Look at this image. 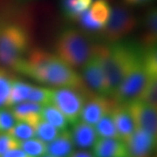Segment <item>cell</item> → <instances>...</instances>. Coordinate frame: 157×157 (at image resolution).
Instances as JSON below:
<instances>
[{
  "label": "cell",
  "instance_id": "9c48e42d",
  "mask_svg": "<svg viewBox=\"0 0 157 157\" xmlns=\"http://www.w3.org/2000/svg\"><path fill=\"white\" fill-rule=\"evenodd\" d=\"M124 142L128 157H151L156 147V136L135 128L132 135Z\"/></svg>",
  "mask_w": 157,
  "mask_h": 157
},
{
  "label": "cell",
  "instance_id": "4dcf8cb0",
  "mask_svg": "<svg viewBox=\"0 0 157 157\" xmlns=\"http://www.w3.org/2000/svg\"><path fill=\"white\" fill-rule=\"evenodd\" d=\"M76 0H60V8L63 16L70 21H77V16L74 11Z\"/></svg>",
  "mask_w": 157,
  "mask_h": 157
},
{
  "label": "cell",
  "instance_id": "6da1fadb",
  "mask_svg": "<svg viewBox=\"0 0 157 157\" xmlns=\"http://www.w3.org/2000/svg\"><path fill=\"white\" fill-rule=\"evenodd\" d=\"M13 70L38 82L53 87H70L91 91L73 68L69 67L56 54L41 48L29 51Z\"/></svg>",
  "mask_w": 157,
  "mask_h": 157
},
{
  "label": "cell",
  "instance_id": "603a6c76",
  "mask_svg": "<svg viewBox=\"0 0 157 157\" xmlns=\"http://www.w3.org/2000/svg\"><path fill=\"white\" fill-rule=\"evenodd\" d=\"M19 147L31 157H40L46 154V143L38 138L19 140Z\"/></svg>",
  "mask_w": 157,
  "mask_h": 157
},
{
  "label": "cell",
  "instance_id": "4fadbf2b",
  "mask_svg": "<svg viewBox=\"0 0 157 157\" xmlns=\"http://www.w3.org/2000/svg\"><path fill=\"white\" fill-rule=\"evenodd\" d=\"M93 147L95 157H128L125 142L120 139L100 137Z\"/></svg>",
  "mask_w": 157,
  "mask_h": 157
},
{
  "label": "cell",
  "instance_id": "7402d4cb",
  "mask_svg": "<svg viewBox=\"0 0 157 157\" xmlns=\"http://www.w3.org/2000/svg\"><path fill=\"white\" fill-rule=\"evenodd\" d=\"M34 130L35 136L45 143H48L54 140L60 133L59 129L43 119H41L34 127Z\"/></svg>",
  "mask_w": 157,
  "mask_h": 157
},
{
  "label": "cell",
  "instance_id": "44dd1931",
  "mask_svg": "<svg viewBox=\"0 0 157 157\" xmlns=\"http://www.w3.org/2000/svg\"><path fill=\"white\" fill-rule=\"evenodd\" d=\"M111 11L112 7L107 0H96L89 7L90 15L93 19L104 26L110 17Z\"/></svg>",
  "mask_w": 157,
  "mask_h": 157
},
{
  "label": "cell",
  "instance_id": "30bf717a",
  "mask_svg": "<svg viewBox=\"0 0 157 157\" xmlns=\"http://www.w3.org/2000/svg\"><path fill=\"white\" fill-rule=\"evenodd\" d=\"M127 105L133 116L135 127L156 136L157 108L139 99L131 101Z\"/></svg>",
  "mask_w": 157,
  "mask_h": 157
},
{
  "label": "cell",
  "instance_id": "e0dca14e",
  "mask_svg": "<svg viewBox=\"0 0 157 157\" xmlns=\"http://www.w3.org/2000/svg\"><path fill=\"white\" fill-rule=\"evenodd\" d=\"M143 32L140 45L145 48L156 46L157 41V11L156 8L148 9L142 17Z\"/></svg>",
  "mask_w": 157,
  "mask_h": 157
},
{
  "label": "cell",
  "instance_id": "1f68e13d",
  "mask_svg": "<svg viewBox=\"0 0 157 157\" xmlns=\"http://www.w3.org/2000/svg\"><path fill=\"white\" fill-rule=\"evenodd\" d=\"M93 0H76L75 3V7H74V11L77 16L78 19V16L83 12L89 9V7L92 5Z\"/></svg>",
  "mask_w": 157,
  "mask_h": 157
},
{
  "label": "cell",
  "instance_id": "d4e9b609",
  "mask_svg": "<svg viewBox=\"0 0 157 157\" xmlns=\"http://www.w3.org/2000/svg\"><path fill=\"white\" fill-rule=\"evenodd\" d=\"M52 94V89L41 87V86H33L26 101L39 104L41 106H45L47 104H51Z\"/></svg>",
  "mask_w": 157,
  "mask_h": 157
},
{
  "label": "cell",
  "instance_id": "d6a6232c",
  "mask_svg": "<svg viewBox=\"0 0 157 157\" xmlns=\"http://www.w3.org/2000/svg\"><path fill=\"white\" fill-rule=\"evenodd\" d=\"M0 157H31L28 155L25 151H23L20 147L10 149L6 152L4 155H2Z\"/></svg>",
  "mask_w": 157,
  "mask_h": 157
},
{
  "label": "cell",
  "instance_id": "ba28073f",
  "mask_svg": "<svg viewBox=\"0 0 157 157\" xmlns=\"http://www.w3.org/2000/svg\"><path fill=\"white\" fill-rule=\"evenodd\" d=\"M81 78H83L86 86L94 94L109 97L108 87L102 67L101 57L96 50V45L93 55L83 66Z\"/></svg>",
  "mask_w": 157,
  "mask_h": 157
},
{
  "label": "cell",
  "instance_id": "836d02e7",
  "mask_svg": "<svg viewBox=\"0 0 157 157\" xmlns=\"http://www.w3.org/2000/svg\"><path fill=\"white\" fill-rule=\"evenodd\" d=\"M126 6H147L154 2V0H122Z\"/></svg>",
  "mask_w": 157,
  "mask_h": 157
},
{
  "label": "cell",
  "instance_id": "7c38bea8",
  "mask_svg": "<svg viewBox=\"0 0 157 157\" xmlns=\"http://www.w3.org/2000/svg\"><path fill=\"white\" fill-rule=\"evenodd\" d=\"M113 122L121 140H126L135 131V124L127 104H115L111 111Z\"/></svg>",
  "mask_w": 157,
  "mask_h": 157
},
{
  "label": "cell",
  "instance_id": "8fae6325",
  "mask_svg": "<svg viewBox=\"0 0 157 157\" xmlns=\"http://www.w3.org/2000/svg\"><path fill=\"white\" fill-rule=\"evenodd\" d=\"M116 102L106 96L94 94L85 102L79 119L86 123L94 126L107 113L112 111Z\"/></svg>",
  "mask_w": 157,
  "mask_h": 157
},
{
  "label": "cell",
  "instance_id": "7a4b0ae2",
  "mask_svg": "<svg viewBox=\"0 0 157 157\" xmlns=\"http://www.w3.org/2000/svg\"><path fill=\"white\" fill-rule=\"evenodd\" d=\"M143 49L131 41H118L107 45H96L107 81L109 97L112 98Z\"/></svg>",
  "mask_w": 157,
  "mask_h": 157
},
{
  "label": "cell",
  "instance_id": "74e56055",
  "mask_svg": "<svg viewBox=\"0 0 157 157\" xmlns=\"http://www.w3.org/2000/svg\"><path fill=\"white\" fill-rule=\"evenodd\" d=\"M151 157H155V156H151Z\"/></svg>",
  "mask_w": 157,
  "mask_h": 157
},
{
  "label": "cell",
  "instance_id": "8992f818",
  "mask_svg": "<svg viewBox=\"0 0 157 157\" xmlns=\"http://www.w3.org/2000/svg\"><path fill=\"white\" fill-rule=\"evenodd\" d=\"M91 91L70 87L52 89L51 104L54 105L67 118L68 123L73 125L79 120V115L86 100L94 95Z\"/></svg>",
  "mask_w": 157,
  "mask_h": 157
},
{
  "label": "cell",
  "instance_id": "52a82bcc",
  "mask_svg": "<svg viewBox=\"0 0 157 157\" xmlns=\"http://www.w3.org/2000/svg\"><path fill=\"white\" fill-rule=\"evenodd\" d=\"M137 25V17L127 6L116 5L112 8L110 17L101 30V33L108 43H114L132 33Z\"/></svg>",
  "mask_w": 157,
  "mask_h": 157
},
{
  "label": "cell",
  "instance_id": "e575fe53",
  "mask_svg": "<svg viewBox=\"0 0 157 157\" xmlns=\"http://www.w3.org/2000/svg\"><path fill=\"white\" fill-rule=\"evenodd\" d=\"M69 157H95L94 154H92L89 151L86 150H78V151L73 152Z\"/></svg>",
  "mask_w": 157,
  "mask_h": 157
},
{
  "label": "cell",
  "instance_id": "2e32d148",
  "mask_svg": "<svg viewBox=\"0 0 157 157\" xmlns=\"http://www.w3.org/2000/svg\"><path fill=\"white\" fill-rule=\"evenodd\" d=\"M74 144L71 132L60 131L56 138L46 144V154L54 157H69L73 152Z\"/></svg>",
  "mask_w": 157,
  "mask_h": 157
},
{
  "label": "cell",
  "instance_id": "d6986e66",
  "mask_svg": "<svg viewBox=\"0 0 157 157\" xmlns=\"http://www.w3.org/2000/svg\"><path fill=\"white\" fill-rule=\"evenodd\" d=\"M41 117L43 120L54 126L59 131L68 129V123L67 118L54 105L47 104L42 107Z\"/></svg>",
  "mask_w": 157,
  "mask_h": 157
},
{
  "label": "cell",
  "instance_id": "cb8c5ba5",
  "mask_svg": "<svg viewBox=\"0 0 157 157\" xmlns=\"http://www.w3.org/2000/svg\"><path fill=\"white\" fill-rule=\"evenodd\" d=\"M138 99L157 108V76H152L148 78Z\"/></svg>",
  "mask_w": 157,
  "mask_h": 157
},
{
  "label": "cell",
  "instance_id": "9a60e30c",
  "mask_svg": "<svg viewBox=\"0 0 157 157\" xmlns=\"http://www.w3.org/2000/svg\"><path fill=\"white\" fill-rule=\"evenodd\" d=\"M41 105L24 101L17 105L11 107V111L12 114L17 121H24L30 124L31 126L35 127L39 121L42 119L41 117Z\"/></svg>",
  "mask_w": 157,
  "mask_h": 157
},
{
  "label": "cell",
  "instance_id": "83f0119b",
  "mask_svg": "<svg viewBox=\"0 0 157 157\" xmlns=\"http://www.w3.org/2000/svg\"><path fill=\"white\" fill-rule=\"evenodd\" d=\"M77 21L80 24V25L86 31H88V32H100V31L101 32V30L104 27V25L97 23L93 19V17L90 15L89 9L83 11L78 16Z\"/></svg>",
  "mask_w": 157,
  "mask_h": 157
},
{
  "label": "cell",
  "instance_id": "ffe728a7",
  "mask_svg": "<svg viewBox=\"0 0 157 157\" xmlns=\"http://www.w3.org/2000/svg\"><path fill=\"white\" fill-rule=\"evenodd\" d=\"M94 126L97 135L101 138H113L121 140L111 112L105 114Z\"/></svg>",
  "mask_w": 157,
  "mask_h": 157
},
{
  "label": "cell",
  "instance_id": "f546056e",
  "mask_svg": "<svg viewBox=\"0 0 157 157\" xmlns=\"http://www.w3.org/2000/svg\"><path fill=\"white\" fill-rule=\"evenodd\" d=\"M19 147V140L8 133H0V156L10 149Z\"/></svg>",
  "mask_w": 157,
  "mask_h": 157
},
{
  "label": "cell",
  "instance_id": "5bb4252c",
  "mask_svg": "<svg viewBox=\"0 0 157 157\" xmlns=\"http://www.w3.org/2000/svg\"><path fill=\"white\" fill-rule=\"evenodd\" d=\"M70 132L74 146L81 149L93 147L98 139L94 127L82 121H78L73 124V128Z\"/></svg>",
  "mask_w": 157,
  "mask_h": 157
},
{
  "label": "cell",
  "instance_id": "3957f363",
  "mask_svg": "<svg viewBox=\"0 0 157 157\" xmlns=\"http://www.w3.org/2000/svg\"><path fill=\"white\" fill-rule=\"evenodd\" d=\"M152 76H157L156 47H143L139 57L113 95V100L117 104H128L138 99L148 78Z\"/></svg>",
  "mask_w": 157,
  "mask_h": 157
},
{
  "label": "cell",
  "instance_id": "ac0fdd59",
  "mask_svg": "<svg viewBox=\"0 0 157 157\" xmlns=\"http://www.w3.org/2000/svg\"><path fill=\"white\" fill-rule=\"evenodd\" d=\"M33 86L19 79H13L6 107H12L26 101L27 97Z\"/></svg>",
  "mask_w": 157,
  "mask_h": 157
},
{
  "label": "cell",
  "instance_id": "8d00e7d4",
  "mask_svg": "<svg viewBox=\"0 0 157 157\" xmlns=\"http://www.w3.org/2000/svg\"><path fill=\"white\" fill-rule=\"evenodd\" d=\"M18 1H21V2H26V1H31V0H18Z\"/></svg>",
  "mask_w": 157,
  "mask_h": 157
},
{
  "label": "cell",
  "instance_id": "484cf974",
  "mask_svg": "<svg viewBox=\"0 0 157 157\" xmlns=\"http://www.w3.org/2000/svg\"><path fill=\"white\" fill-rule=\"evenodd\" d=\"M7 133L17 140H28L35 136V130L33 127L24 121L16 122Z\"/></svg>",
  "mask_w": 157,
  "mask_h": 157
},
{
  "label": "cell",
  "instance_id": "277c9868",
  "mask_svg": "<svg viewBox=\"0 0 157 157\" xmlns=\"http://www.w3.org/2000/svg\"><path fill=\"white\" fill-rule=\"evenodd\" d=\"M31 36L26 27L15 23L0 25V65L14 69L27 54Z\"/></svg>",
  "mask_w": 157,
  "mask_h": 157
},
{
  "label": "cell",
  "instance_id": "4316f807",
  "mask_svg": "<svg viewBox=\"0 0 157 157\" xmlns=\"http://www.w3.org/2000/svg\"><path fill=\"white\" fill-rule=\"evenodd\" d=\"M13 79L5 68L0 67V107L6 106Z\"/></svg>",
  "mask_w": 157,
  "mask_h": 157
},
{
  "label": "cell",
  "instance_id": "f1b7e54d",
  "mask_svg": "<svg viewBox=\"0 0 157 157\" xmlns=\"http://www.w3.org/2000/svg\"><path fill=\"white\" fill-rule=\"evenodd\" d=\"M16 123L11 109L0 107V133H7Z\"/></svg>",
  "mask_w": 157,
  "mask_h": 157
},
{
  "label": "cell",
  "instance_id": "d590c367",
  "mask_svg": "<svg viewBox=\"0 0 157 157\" xmlns=\"http://www.w3.org/2000/svg\"><path fill=\"white\" fill-rule=\"evenodd\" d=\"M40 157H54V156H52V155H42V156H40Z\"/></svg>",
  "mask_w": 157,
  "mask_h": 157
},
{
  "label": "cell",
  "instance_id": "5b68a950",
  "mask_svg": "<svg viewBox=\"0 0 157 157\" xmlns=\"http://www.w3.org/2000/svg\"><path fill=\"white\" fill-rule=\"evenodd\" d=\"M94 47L83 33L72 27L61 30L55 43L57 56L73 69L84 66Z\"/></svg>",
  "mask_w": 157,
  "mask_h": 157
}]
</instances>
